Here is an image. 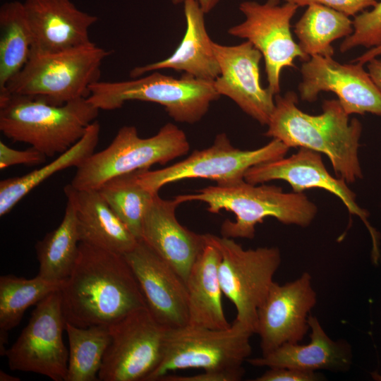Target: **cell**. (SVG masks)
<instances>
[{
    "mask_svg": "<svg viewBox=\"0 0 381 381\" xmlns=\"http://www.w3.org/2000/svg\"><path fill=\"white\" fill-rule=\"evenodd\" d=\"M61 294L66 320L80 327L110 325L147 307L124 255L82 242Z\"/></svg>",
    "mask_w": 381,
    "mask_h": 381,
    "instance_id": "obj_1",
    "label": "cell"
},
{
    "mask_svg": "<svg viewBox=\"0 0 381 381\" xmlns=\"http://www.w3.org/2000/svg\"><path fill=\"white\" fill-rule=\"evenodd\" d=\"M294 92L274 97V109L264 133L290 147H305L329 158L337 177L346 183L362 179L358 150L362 123L349 119L338 99L324 100L322 113L311 115L298 107Z\"/></svg>",
    "mask_w": 381,
    "mask_h": 381,
    "instance_id": "obj_2",
    "label": "cell"
},
{
    "mask_svg": "<svg viewBox=\"0 0 381 381\" xmlns=\"http://www.w3.org/2000/svg\"><path fill=\"white\" fill-rule=\"evenodd\" d=\"M179 204L200 201L207 210L217 214L221 210L235 214V221L226 219L221 226L222 236L252 239L255 226L272 217L284 224L306 227L315 219L318 207L304 193H285L279 186L252 184L244 179L217 183L194 193L174 198Z\"/></svg>",
    "mask_w": 381,
    "mask_h": 381,
    "instance_id": "obj_3",
    "label": "cell"
},
{
    "mask_svg": "<svg viewBox=\"0 0 381 381\" xmlns=\"http://www.w3.org/2000/svg\"><path fill=\"white\" fill-rule=\"evenodd\" d=\"M99 111L87 98L54 105L39 97L4 92L0 94V131L12 141L29 144L52 157L75 144Z\"/></svg>",
    "mask_w": 381,
    "mask_h": 381,
    "instance_id": "obj_4",
    "label": "cell"
},
{
    "mask_svg": "<svg viewBox=\"0 0 381 381\" xmlns=\"http://www.w3.org/2000/svg\"><path fill=\"white\" fill-rule=\"evenodd\" d=\"M221 96L214 81L183 73L179 78L151 72L130 80L97 81L90 87L87 100L99 110L121 108L126 102L138 100L163 106L175 121L193 124L200 121L212 102Z\"/></svg>",
    "mask_w": 381,
    "mask_h": 381,
    "instance_id": "obj_5",
    "label": "cell"
},
{
    "mask_svg": "<svg viewBox=\"0 0 381 381\" xmlns=\"http://www.w3.org/2000/svg\"><path fill=\"white\" fill-rule=\"evenodd\" d=\"M110 54L95 43L54 54L30 53L27 64L0 94L36 97L54 105L87 98L90 85L100 79L103 61Z\"/></svg>",
    "mask_w": 381,
    "mask_h": 381,
    "instance_id": "obj_6",
    "label": "cell"
},
{
    "mask_svg": "<svg viewBox=\"0 0 381 381\" xmlns=\"http://www.w3.org/2000/svg\"><path fill=\"white\" fill-rule=\"evenodd\" d=\"M189 149L186 133L171 123L145 138L135 126H124L105 149L93 152L77 167L70 184L79 190H96L113 177L165 164L186 155Z\"/></svg>",
    "mask_w": 381,
    "mask_h": 381,
    "instance_id": "obj_7",
    "label": "cell"
},
{
    "mask_svg": "<svg viewBox=\"0 0 381 381\" xmlns=\"http://www.w3.org/2000/svg\"><path fill=\"white\" fill-rule=\"evenodd\" d=\"M205 243L219 252V277L223 294L236 310L235 321L256 332L258 310L271 285L281 261L277 247L245 250L234 238L205 234Z\"/></svg>",
    "mask_w": 381,
    "mask_h": 381,
    "instance_id": "obj_8",
    "label": "cell"
},
{
    "mask_svg": "<svg viewBox=\"0 0 381 381\" xmlns=\"http://www.w3.org/2000/svg\"><path fill=\"white\" fill-rule=\"evenodd\" d=\"M253 334L235 320L223 329L190 325L167 329L162 361L147 381H158L172 371L189 368L244 369L243 363L252 352L250 338Z\"/></svg>",
    "mask_w": 381,
    "mask_h": 381,
    "instance_id": "obj_9",
    "label": "cell"
},
{
    "mask_svg": "<svg viewBox=\"0 0 381 381\" xmlns=\"http://www.w3.org/2000/svg\"><path fill=\"white\" fill-rule=\"evenodd\" d=\"M289 147L272 138L255 150L235 147L225 133L216 135L212 145L194 150L188 157L166 168L138 171V181L147 190L158 193L164 186L187 179H205L216 183L244 179L253 166L282 158Z\"/></svg>",
    "mask_w": 381,
    "mask_h": 381,
    "instance_id": "obj_10",
    "label": "cell"
},
{
    "mask_svg": "<svg viewBox=\"0 0 381 381\" xmlns=\"http://www.w3.org/2000/svg\"><path fill=\"white\" fill-rule=\"evenodd\" d=\"M111 342L98 374L101 381H147L160 364L167 329L147 307L109 325Z\"/></svg>",
    "mask_w": 381,
    "mask_h": 381,
    "instance_id": "obj_11",
    "label": "cell"
},
{
    "mask_svg": "<svg viewBox=\"0 0 381 381\" xmlns=\"http://www.w3.org/2000/svg\"><path fill=\"white\" fill-rule=\"evenodd\" d=\"M298 6L280 0H267L260 4L245 1L238 9L245 19L231 27L228 33L245 39L262 54L265 66L268 87L276 95L280 92V75L283 68L294 67V60L306 61L310 57L301 49L291 32V20Z\"/></svg>",
    "mask_w": 381,
    "mask_h": 381,
    "instance_id": "obj_12",
    "label": "cell"
},
{
    "mask_svg": "<svg viewBox=\"0 0 381 381\" xmlns=\"http://www.w3.org/2000/svg\"><path fill=\"white\" fill-rule=\"evenodd\" d=\"M66 322L61 291L37 303L28 325L6 349L9 368L66 381L68 362V349L63 341Z\"/></svg>",
    "mask_w": 381,
    "mask_h": 381,
    "instance_id": "obj_13",
    "label": "cell"
},
{
    "mask_svg": "<svg viewBox=\"0 0 381 381\" xmlns=\"http://www.w3.org/2000/svg\"><path fill=\"white\" fill-rule=\"evenodd\" d=\"M244 179L252 184L282 180L295 193L318 188L333 193L342 201L351 214L358 216L366 226L373 241L372 260L375 264L378 263L380 235L368 220V212L358 206L356 194L344 180L329 173L320 152L299 147L296 153L288 157L284 156L251 167L246 171Z\"/></svg>",
    "mask_w": 381,
    "mask_h": 381,
    "instance_id": "obj_14",
    "label": "cell"
},
{
    "mask_svg": "<svg viewBox=\"0 0 381 381\" xmlns=\"http://www.w3.org/2000/svg\"><path fill=\"white\" fill-rule=\"evenodd\" d=\"M316 303L308 272L283 285L274 282L258 310L255 334L260 338L262 355L284 344L301 341L310 329L308 316Z\"/></svg>",
    "mask_w": 381,
    "mask_h": 381,
    "instance_id": "obj_15",
    "label": "cell"
},
{
    "mask_svg": "<svg viewBox=\"0 0 381 381\" xmlns=\"http://www.w3.org/2000/svg\"><path fill=\"white\" fill-rule=\"evenodd\" d=\"M298 85L301 99L312 102L320 92H332L351 115L370 113L381 116V91L363 64H342L332 56L314 55L303 63Z\"/></svg>",
    "mask_w": 381,
    "mask_h": 381,
    "instance_id": "obj_16",
    "label": "cell"
},
{
    "mask_svg": "<svg viewBox=\"0 0 381 381\" xmlns=\"http://www.w3.org/2000/svg\"><path fill=\"white\" fill-rule=\"evenodd\" d=\"M124 257L154 318L166 329L188 325L187 287L176 271L141 239Z\"/></svg>",
    "mask_w": 381,
    "mask_h": 381,
    "instance_id": "obj_17",
    "label": "cell"
},
{
    "mask_svg": "<svg viewBox=\"0 0 381 381\" xmlns=\"http://www.w3.org/2000/svg\"><path fill=\"white\" fill-rule=\"evenodd\" d=\"M212 45L220 68L214 80L217 93L231 99L261 125H267L275 95L260 84L261 53L248 41L232 46L213 42Z\"/></svg>",
    "mask_w": 381,
    "mask_h": 381,
    "instance_id": "obj_18",
    "label": "cell"
},
{
    "mask_svg": "<svg viewBox=\"0 0 381 381\" xmlns=\"http://www.w3.org/2000/svg\"><path fill=\"white\" fill-rule=\"evenodd\" d=\"M23 5L33 40L30 53L54 54L94 43L89 29L97 17L71 0H25Z\"/></svg>",
    "mask_w": 381,
    "mask_h": 381,
    "instance_id": "obj_19",
    "label": "cell"
},
{
    "mask_svg": "<svg viewBox=\"0 0 381 381\" xmlns=\"http://www.w3.org/2000/svg\"><path fill=\"white\" fill-rule=\"evenodd\" d=\"M175 199L165 200L157 193L144 217L141 240L169 263L186 282L190 270L204 248V234L181 225Z\"/></svg>",
    "mask_w": 381,
    "mask_h": 381,
    "instance_id": "obj_20",
    "label": "cell"
},
{
    "mask_svg": "<svg viewBox=\"0 0 381 381\" xmlns=\"http://www.w3.org/2000/svg\"><path fill=\"white\" fill-rule=\"evenodd\" d=\"M186 23L185 34L176 50L169 57L130 72L133 78L162 69H173L195 78L213 82L220 74L219 65L205 23V12L197 0H184Z\"/></svg>",
    "mask_w": 381,
    "mask_h": 381,
    "instance_id": "obj_21",
    "label": "cell"
},
{
    "mask_svg": "<svg viewBox=\"0 0 381 381\" xmlns=\"http://www.w3.org/2000/svg\"><path fill=\"white\" fill-rule=\"evenodd\" d=\"M64 193L74 205L80 242L123 255L134 248L138 240L97 189L79 190L68 184Z\"/></svg>",
    "mask_w": 381,
    "mask_h": 381,
    "instance_id": "obj_22",
    "label": "cell"
},
{
    "mask_svg": "<svg viewBox=\"0 0 381 381\" xmlns=\"http://www.w3.org/2000/svg\"><path fill=\"white\" fill-rule=\"evenodd\" d=\"M311 330L308 344H284L272 352L246 361L255 367H284L303 370L346 371L351 363L349 344L334 341L325 332L318 319L308 316Z\"/></svg>",
    "mask_w": 381,
    "mask_h": 381,
    "instance_id": "obj_23",
    "label": "cell"
},
{
    "mask_svg": "<svg viewBox=\"0 0 381 381\" xmlns=\"http://www.w3.org/2000/svg\"><path fill=\"white\" fill-rule=\"evenodd\" d=\"M221 255L206 243L192 266L186 284L188 291V325L223 329L230 325L225 316L219 277Z\"/></svg>",
    "mask_w": 381,
    "mask_h": 381,
    "instance_id": "obj_24",
    "label": "cell"
},
{
    "mask_svg": "<svg viewBox=\"0 0 381 381\" xmlns=\"http://www.w3.org/2000/svg\"><path fill=\"white\" fill-rule=\"evenodd\" d=\"M100 133V124L93 121L84 135L66 152L52 162L21 176L5 179L0 181V216L8 213L32 189L47 179L69 167H78L95 152Z\"/></svg>",
    "mask_w": 381,
    "mask_h": 381,
    "instance_id": "obj_25",
    "label": "cell"
},
{
    "mask_svg": "<svg viewBox=\"0 0 381 381\" xmlns=\"http://www.w3.org/2000/svg\"><path fill=\"white\" fill-rule=\"evenodd\" d=\"M80 242L75 209L67 199L59 225L35 244L38 275L50 281H66L77 260Z\"/></svg>",
    "mask_w": 381,
    "mask_h": 381,
    "instance_id": "obj_26",
    "label": "cell"
},
{
    "mask_svg": "<svg viewBox=\"0 0 381 381\" xmlns=\"http://www.w3.org/2000/svg\"><path fill=\"white\" fill-rule=\"evenodd\" d=\"M64 282H54L38 274L26 279L12 274L0 277V351L5 356L8 332L21 321L26 310L53 292L61 291Z\"/></svg>",
    "mask_w": 381,
    "mask_h": 381,
    "instance_id": "obj_27",
    "label": "cell"
},
{
    "mask_svg": "<svg viewBox=\"0 0 381 381\" xmlns=\"http://www.w3.org/2000/svg\"><path fill=\"white\" fill-rule=\"evenodd\" d=\"M32 42L23 2L4 3L0 8V92L27 64Z\"/></svg>",
    "mask_w": 381,
    "mask_h": 381,
    "instance_id": "obj_28",
    "label": "cell"
},
{
    "mask_svg": "<svg viewBox=\"0 0 381 381\" xmlns=\"http://www.w3.org/2000/svg\"><path fill=\"white\" fill-rule=\"evenodd\" d=\"M353 32L349 16L320 4H310L294 26L298 45L308 56H333L332 42Z\"/></svg>",
    "mask_w": 381,
    "mask_h": 381,
    "instance_id": "obj_29",
    "label": "cell"
},
{
    "mask_svg": "<svg viewBox=\"0 0 381 381\" xmlns=\"http://www.w3.org/2000/svg\"><path fill=\"white\" fill-rule=\"evenodd\" d=\"M68 339V362L66 381H95L104 353L111 342L109 325L86 327L66 322Z\"/></svg>",
    "mask_w": 381,
    "mask_h": 381,
    "instance_id": "obj_30",
    "label": "cell"
},
{
    "mask_svg": "<svg viewBox=\"0 0 381 381\" xmlns=\"http://www.w3.org/2000/svg\"><path fill=\"white\" fill-rule=\"evenodd\" d=\"M138 171L110 179L97 190L133 235L141 238L144 217L155 195L138 181Z\"/></svg>",
    "mask_w": 381,
    "mask_h": 381,
    "instance_id": "obj_31",
    "label": "cell"
},
{
    "mask_svg": "<svg viewBox=\"0 0 381 381\" xmlns=\"http://www.w3.org/2000/svg\"><path fill=\"white\" fill-rule=\"evenodd\" d=\"M353 32L346 37L340 45V52L344 53L356 47L368 49L381 45V1L370 11H365L354 16Z\"/></svg>",
    "mask_w": 381,
    "mask_h": 381,
    "instance_id": "obj_32",
    "label": "cell"
},
{
    "mask_svg": "<svg viewBox=\"0 0 381 381\" xmlns=\"http://www.w3.org/2000/svg\"><path fill=\"white\" fill-rule=\"evenodd\" d=\"M46 158L44 154L32 147L18 150L0 141V169L16 164L37 165L44 163Z\"/></svg>",
    "mask_w": 381,
    "mask_h": 381,
    "instance_id": "obj_33",
    "label": "cell"
},
{
    "mask_svg": "<svg viewBox=\"0 0 381 381\" xmlns=\"http://www.w3.org/2000/svg\"><path fill=\"white\" fill-rule=\"evenodd\" d=\"M291 3L298 7L315 4L322 5L348 16H356L365 8L373 7L377 3V0H283Z\"/></svg>",
    "mask_w": 381,
    "mask_h": 381,
    "instance_id": "obj_34",
    "label": "cell"
},
{
    "mask_svg": "<svg viewBox=\"0 0 381 381\" xmlns=\"http://www.w3.org/2000/svg\"><path fill=\"white\" fill-rule=\"evenodd\" d=\"M325 377L315 371L303 370L291 368H269L255 381H318Z\"/></svg>",
    "mask_w": 381,
    "mask_h": 381,
    "instance_id": "obj_35",
    "label": "cell"
},
{
    "mask_svg": "<svg viewBox=\"0 0 381 381\" xmlns=\"http://www.w3.org/2000/svg\"><path fill=\"white\" fill-rule=\"evenodd\" d=\"M245 374V369L235 370H203V373L182 376L173 374H166L158 381H238Z\"/></svg>",
    "mask_w": 381,
    "mask_h": 381,
    "instance_id": "obj_36",
    "label": "cell"
},
{
    "mask_svg": "<svg viewBox=\"0 0 381 381\" xmlns=\"http://www.w3.org/2000/svg\"><path fill=\"white\" fill-rule=\"evenodd\" d=\"M368 62V72L375 84L381 91V58L377 59L375 57Z\"/></svg>",
    "mask_w": 381,
    "mask_h": 381,
    "instance_id": "obj_37",
    "label": "cell"
},
{
    "mask_svg": "<svg viewBox=\"0 0 381 381\" xmlns=\"http://www.w3.org/2000/svg\"><path fill=\"white\" fill-rule=\"evenodd\" d=\"M174 5H178L183 3L184 0H170ZM202 10L205 14L212 11L220 2L221 0H197Z\"/></svg>",
    "mask_w": 381,
    "mask_h": 381,
    "instance_id": "obj_38",
    "label": "cell"
},
{
    "mask_svg": "<svg viewBox=\"0 0 381 381\" xmlns=\"http://www.w3.org/2000/svg\"><path fill=\"white\" fill-rule=\"evenodd\" d=\"M380 55H381V45L377 47L370 49L368 52L365 53L363 56L366 60L369 61Z\"/></svg>",
    "mask_w": 381,
    "mask_h": 381,
    "instance_id": "obj_39",
    "label": "cell"
},
{
    "mask_svg": "<svg viewBox=\"0 0 381 381\" xmlns=\"http://www.w3.org/2000/svg\"><path fill=\"white\" fill-rule=\"evenodd\" d=\"M0 380L1 381H19L20 379L18 377L12 376L1 370L0 371Z\"/></svg>",
    "mask_w": 381,
    "mask_h": 381,
    "instance_id": "obj_40",
    "label": "cell"
}]
</instances>
